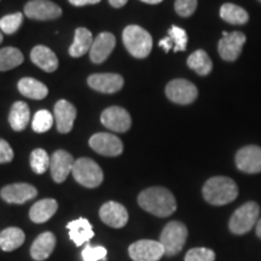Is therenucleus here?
I'll list each match as a JSON object with an SVG mask.
<instances>
[{"label":"nucleus","instance_id":"1","mask_svg":"<svg viewBox=\"0 0 261 261\" xmlns=\"http://www.w3.org/2000/svg\"><path fill=\"white\" fill-rule=\"evenodd\" d=\"M138 203L143 210L160 218L169 217L177 210L175 197L166 188L145 189L138 196Z\"/></svg>","mask_w":261,"mask_h":261},{"label":"nucleus","instance_id":"2","mask_svg":"<svg viewBox=\"0 0 261 261\" xmlns=\"http://www.w3.org/2000/svg\"><path fill=\"white\" fill-rule=\"evenodd\" d=\"M202 194L210 204L224 205L236 200L238 187L231 178L213 177L205 181Z\"/></svg>","mask_w":261,"mask_h":261},{"label":"nucleus","instance_id":"3","mask_svg":"<svg viewBox=\"0 0 261 261\" xmlns=\"http://www.w3.org/2000/svg\"><path fill=\"white\" fill-rule=\"evenodd\" d=\"M122 41L126 50L136 58H145L152 50V38L144 28L130 24L123 29Z\"/></svg>","mask_w":261,"mask_h":261},{"label":"nucleus","instance_id":"4","mask_svg":"<svg viewBox=\"0 0 261 261\" xmlns=\"http://www.w3.org/2000/svg\"><path fill=\"white\" fill-rule=\"evenodd\" d=\"M260 207L256 202H247L234 212L228 221V228L234 234L249 232L259 221Z\"/></svg>","mask_w":261,"mask_h":261},{"label":"nucleus","instance_id":"5","mask_svg":"<svg viewBox=\"0 0 261 261\" xmlns=\"http://www.w3.org/2000/svg\"><path fill=\"white\" fill-rule=\"evenodd\" d=\"M188 240V227L180 221H171L163 227L160 243L165 249V255L174 256L180 252Z\"/></svg>","mask_w":261,"mask_h":261},{"label":"nucleus","instance_id":"6","mask_svg":"<svg viewBox=\"0 0 261 261\" xmlns=\"http://www.w3.org/2000/svg\"><path fill=\"white\" fill-rule=\"evenodd\" d=\"M74 179L85 188H97L103 182L104 174L97 162L89 158H80L74 162Z\"/></svg>","mask_w":261,"mask_h":261},{"label":"nucleus","instance_id":"7","mask_svg":"<svg viewBox=\"0 0 261 261\" xmlns=\"http://www.w3.org/2000/svg\"><path fill=\"white\" fill-rule=\"evenodd\" d=\"M166 96L173 103L188 106L195 102L198 96L197 87L189 80L174 79L166 86Z\"/></svg>","mask_w":261,"mask_h":261},{"label":"nucleus","instance_id":"8","mask_svg":"<svg viewBox=\"0 0 261 261\" xmlns=\"http://www.w3.org/2000/svg\"><path fill=\"white\" fill-rule=\"evenodd\" d=\"M128 253L135 261H159L165 255V249L160 241L140 240L130 244Z\"/></svg>","mask_w":261,"mask_h":261},{"label":"nucleus","instance_id":"9","mask_svg":"<svg viewBox=\"0 0 261 261\" xmlns=\"http://www.w3.org/2000/svg\"><path fill=\"white\" fill-rule=\"evenodd\" d=\"M246 40V35L242 32H223V38L218 44L220 57L226 62L236 61L243 50Z\"/></svg>","mask_w":261,"mask_h":261},{"label":"nucleus","instance_id":"10","mask_svg":"<svg viewBox=\"0 0 261 261\" xmlns=\"http://www.w3.org/2000/svg\"><path fill=\"white\" fill-rule=\"evenodd\" d=\"M24 14L37 21H50L60 17L62 9L50 0H31L24 6Z\"/></svg>","mask_w":261,"mask_h":261},{"label":"nucleus","instance_id":"11","mask_svg":"<svg viewBox=\"0 0 261 261\" xmlns=\"http://www.w3.org/2000/svg\"><path fill=\"white\" fill-rule=\"evenodd\" d=\"M236 166L240 171L249 174L261 172V148L257 145H247L237 151Z\"/></svg>","mask_w":261,"mask_h":261},{"label":"nucleus","instance_id":"12","mask_svg":"<svg viewBox=\"0 0 261 261\" xmlns=\"http://www.w3.org/2000/svg\"><path fill=\"white\" fill-rule=\"evenodd\" d=\"M100 121L108 129L120 133L127 132L132 125L128 112L121 107L107 108L100 115Z\"/></svg>","mask_w":261,"mask_h":261},{"label":"nucleus","instance_id":"13","mask_svg":"<svg viewBox=\"0 0 261 261\" xmlns=\"http://www.w3.org/2000/svg\"><path fill=\"white\" fill-rule=\"evenodd\" d=\"M90 146L103 156H119L123 151L121 139L110 133H96L90 138Z\"/></svg>","mask_w":261,"mask_h":261},{"label":"nucleus","instance_id":"14","mask_svg":"<svg viewBox=\"0 0 261 261\" xmlns=\"http://www.w3.org/2000/svg\"><path fill=\"white\" fill-rule=\"evenodd\" d=\"M38 195V190L27 182H16L6 185L0 191V196L8 203L22 204L29 200H33Z\"/></svg>","mask_w":261,"mask_h":261},{"label":"nucleus","instance_id":"15","mask_svg":"<svg viewBox=\"0 0 261 261\" xmlns=\"http://www.w3.org/2000/svg\"><path fill=\"white\" fill-rule=\"evenodd\" d=\"M99 217L104 224L114 228H121L128 221V212L119 202L109 201L99 210Z\"/></svg>","mask_w":261,"mask_h":261},{"label":"nucleus","instance_id":"16","mask_svg":"<svg viewBox=\"0 0 261 261\" xmlns=\"http://www.w3.org/2000/svg\"><path fill=\"white\" fill-rule=\"evenodd\" d=\"M74 159L68 151L57 150L51 156L50 171L52 179L56 182H63L73 172Z\"/></svg>","mask_w":261,"mask_h":261},{"label":"nucleus","instance_id":"17","mask_svg":"<svg viewBox=\"0 0 261 261\" xmlns=\"http://www.w3.org/2000/svg\"><path fill=\"white\" fill-rule=\"evenodd\" d=\"M91 89L102 93H115L123 87V77L119 74H92L87 79Z\"/></svg>","mask_w":261,"mask_h":261},{"label":"nucleus","instance_id":"18","mask_svg":"<svg viewBox=\"0 0 261 261\" xmlns=\"http://www.w3.org/2000/svg\"><path fill=\"white\" fill-rule=\"evenodd\" d=\"M116 45V39L112 33H100L93 40L92 46L90 50V58L93 63H103L110 56Z\"/></svg>","mask_w":261,"mask_h":261},{"label":"nucleus","instance_id":"19","mask_svg":"<svg viewBox=\"0 0 261 261\" xmlns=\"http://www.w3.org/2000/svg\"><path fill=\"white\" fill-rule=\"evenodd\" d=\"M55 120L60 133H69L74 126L75 117H76V109L73 104L68 100L61 99L55 104Z\"/></svg>","mask_w":261,"mask_h":261},{"label":"nucleus","instance_id":"20","mask_svg":"<svg viewBox=\"0 0 261 261\" xmlns=\"http://www.w3.org/2000/svg\"><path fill=\"white\" fill-rule=\"evenodd\" d=\"M31 60L35 65L47 73H54L58 68V58L55 52L44 45H38L31 52Z\"/></svg>","mask_w":261,"mask_h":261},{"label":"nucleus","instance_id":"21","mask_svg":"<svg viewBox=\"0 0 261 261\" xmlns=\"http://www.w3.org/2000/svg\"><path fill=\"white\" fill-rule=\"evenodd\" d=\"M56 247V237L52 232L40 233L31 247V255L34 260H46Z\"/></svg>","mask_w":261,"mask_h":261},{"label":"nucleus","instance_id":"22","mask_svg":"<svg viewBox=\"0 0 261 261\" xmlns=\"http://www.w3.org/2000/svg\"><path fill=\"white\" fill-rule=\"evenodd\" d=\"M67 228L69 230L70 240L77 247L83 246L85 242H89L94 236L92 225L85 218H79V219L70 221V223H68Z\"/></svg>","mask_w":261,"mask_h":261},{"label":"nucleus","instance_id":"23","mask_svg":"<svg viewBox=\"0 0 261 261\" xmlns=\"http://www.w3.org/2000/svg\"><path fill=\"white\" fill-rule=\"evenodd\" d=\"M58 210L57 201L54 198H44L33 204L29 211V218L37 224H41L51 219Z\"/></svg>","mask_w":261,"mask_h":261},{"label":"nucleus","instance_id":"24","mask_svg":"<svg viewBox=\"0 0 261 261\" xmlns=\"http://www.w3.org/2000/svg\"><path fill=\"white\" fill-rule=\"evenodd\" d=\"M29 119H31V112L27 103L21 100L14 103L9 114V122L11 128L16 132H21L27 127Z\"/></svg>","mask_w":261,"mask_h":261},{"label":"nucleus","instance_id":"25","mask_svg":"<svg viewBox=\"0 0 261 261\" xmlns=\"http://www.w3.org/2000/svg\"><path fill=\"white\" fill-rule=\"evenodd\" d=\"M92 44V34H91L89 29L77 28L76 31H75L73 45H70L69 47V55L74 58L84 56L87 52H90Z\"/></svg>","mask_w":261,"mask_h":261},{"label":"nucleus","instance_id":"26","mask_svg":"<svg viewBox=\"0 0 261 261\" xmlns=\"http://www.w3.org/2000/svg\"><path fill=\"white\" fill-rule=\"evenodd\" d=\"M18 91L23 94L24 97L31 98V99H44L47 96L48 90L46 85L40 83L33 77H23L18 81Z\"/></svg>","mask_w":261,"mask_h":261},{"label":"nucleus","instance_id":"27","mask_svg":"<svg viewBox=\"0 0 261 261\" xmlns=\"http://www.w3.org/2000/svg\"><path fill=\"white\" fill-rule=\"evenodd\" d=\"M24 232L18 227H8L0 232V249L4 252H12L23 244Z\"/></svg>","mask_w":261,"mask_h":261},{"label":"nucleus","instance_id":"28","mask_svg":"<svg viewBox=\"0 0 261 261\" xmlns=\"http://www.w3.org/2000/svg\"><path fill=\"white\" fill-rule=\"evenodd\" d=\"M220 17L230 24H246L249 21V15L241 6L226 3L220 8Z\"/></svg>","mask_w":261,"mask_h":261},{"label":"nucleus","instance_id":"29","mask_svg":"<svg viewBox=\"0 0 261 261\" xmlns=\"http://www.w3.org/2000/svg\"><path fill=\"white\" fill-rule=\"evenodd\" d=\"M188 67L196 71L201 76H205L213 69V63L208 56V54L203 50H197L189 56L188 58Z\"/></svg>","mask_w":261,"mask_h":261},{"label":"nucleus","instance_id":"30","mask_svg":"<svg viewBox=\"0 0 261 261\" xmlns=\"http://www.w3.org/2000/svg\"><path fill=\"white\" fill-rule=\"evenodd\" d=\"M23 55L16 47H4L0 50V71H6L18 67L23 62Z\"/></svg>","mask_w":261,"mask_h":261},{"label":"nucleus","instance_id":"31","mask_svg":"<svg viewBox=\"0 0 261 261\" xmlns=\"http://www.w3.org/2000/svg\"><path fill=\"white\" fill-rule=\"evenodd\" d=\"M51 158L44 149H35L31 154V167L37 174H42L50 168Z\"/></svg>","mask_w":261,"mask_h":261},{"label":"nucleus","instance_id":"32","mask_svg":"<svg viewBox=\"0 0 261 261\" xmlns=\"http://www.w3.org/2000/svg\"><path fill=\"white\" fill-rule=\"evenodd\" d=\"M167 37L169 38V40H171L173 45V51L179 52L187 50L188 34L184 29L179 28L177 25H172V27L168 29Z\"/></svg>","mask_w":261,"mask_h":261},{"label":"nucleus","instance_id":"33","mask_svg":"<svg viewBox=\"0 0 261 261\" xmlns=\"http://www.w3.org/2000/svg\"><path fill=\"white\" fill-rule=\"evenodd\" d=\"M52 125H54V116L48 110H39L33 117L32 127L38 133L47 132Z\"/></svg>","mask_w":261,"mask_h":261},{"label":"nucleus","instance_id":"34","mask_svg":"<svg viewBox=\"0 0 261 261\" xmlns=\"http://www.w3.org/2000/svg\"><path fill=\"white\" fill-rule=\"evenodd\" d=\"M22 22H23V15L21 12L6 15L0 18V29L5 34H14L21 27Z\"/></svg>","mask_w":261,"mask_h":261},{"label":"nucleus","instance_id":"35","mask_svg":"<svg viewBox=\"0 0 261 261\" xmlns=\"http://www.w3.org/2000/svg\"><path fill=\"white\" fill-rule=\"evenodd\" d=\"M185 261H215V253L208 248H192L185 255Z\"/></svg>","mask_w":261,"mask_h":261},{"label":"nucleus","instance_id":"36","mask_svg":"<svg viewBox=\"0 0 261 261\" xmlns=\"http://www.w3.org/2000/svg\"><path fill=\"white\" fill-rule=\"evenodd\" d=\"M81 256H83L84 261L104 260L107 256V249L102 246L92 247L90 244H87L83 250V253H81Z\"/></svg>","mask_w":261,"mask_h":261},{"label":"nucleus","instance_id":"37","mask_svg":"<svg viewBox=\"0 0 261 261\" xmlns=\"http://www.w3.org/2000/svg\"><path fill=\"white\" fill-rule=\"evenodd\" d=\"M197 0H175V12L181 17H189L196 11Z\"/></svg>","mask_w":261,"mask_h":261},{"label":"nucleus","instance_id":"38","mask_svg":"<svg viewBox=\"0 0 261 261\" xmlns=\"http://www.w3.org/2000/svg\"><path fill=\"white\" fill-rule=\"evenodd\" d=\"M14 159V150L6 140L0 138V163H9Z\"/></svg>","mask_w":261,"mask_h":261},{"label":"nucleus","instance_id":"39","mask_svg":"<svg viewBox=\"0 0 261 261\" xmlns=\"http://www.w3.org/2000/svg\"><path fill=\"white\" fill-rule=\"evenodd\" d=\"M71 5L74 6H84V5H90V4H97L100 0H68Z\"/></svg>","mask_w":261,"mask_h":261},{"label":"nucleus","instance_id":"40","mask_svg":"<svg viewBox=\"0 0 261 261\" xmlns=\"http://www.w3.org/2000/svg\"><path fill=\"white\" fill-rule=\"evenodd\" d=\"M159 46L162 47L163 50H165V52H169V51H171V48H173V45H172V42H171V40H169L168 37L161 39V40H160V42H159Z\"/></svg>","mask_w":261,"mask_h":261},{"label":"nucleus","instance_id":"41","mask_svg":"<svg viewBox=\"0 0 261 261\" xmlns=\"http://www.w3.org/2000/svg\"><path fill=\"white\" fill-rule=\"evenodd\" d=\"M128 0H109V4L113 6V8H122L127 4Z\"/></svg>","mask_w":261,"mask_h":261},{"label":"nucleus","instance_id":"42","mask_svg":"<svg viewBox=\"0 0 261 261\" xmlns=\"http://www.w3.org/2000/svg\"><path fill=\"white\" fill-rule=\"evenodd\" d=\"M256 234H257V237L261 238V219L257 221V224H256Z\"/></svg>","mask_w":261,"mask_h":261},{"label":"nucleus","instance_id":"43","mask_svg":"<svg viewBox=\"0 0 261 261\" xmlns=\"http://www.w3.org/2000/svg\"><path fill=\"white\" fill-rule=\"evenodd\" d=\"M143 3H146V4H159L162 0H142Z\"/></svg>","mask_w":261,"mask_h":261},{"label":"nucleus","instance_id":"44","mask_svg":"<svg viewBox=\"0 0 261 261\" xmlns=\"http://www.w3.org/2000/svg\"><path fill=\"white\" fill-rule=\"evenodd\" d=\"M2 41H3V33L0 32V44H2Z\"/></svg>","mask_w":261,"mask_h":261},{"label":"nucleus","instance_id":"45","mask_svg":"<svg viewBox=\"0 0 261 261\" xmlns=\"http://www.w3.org/2000/svg\"><path fill=\"white\" fill-rule=\"evenodd\" d=\"M259 2H260V3H261V0H259Z\"/></svg>","mask_w":261,"mask_h":261}]
</instances>
